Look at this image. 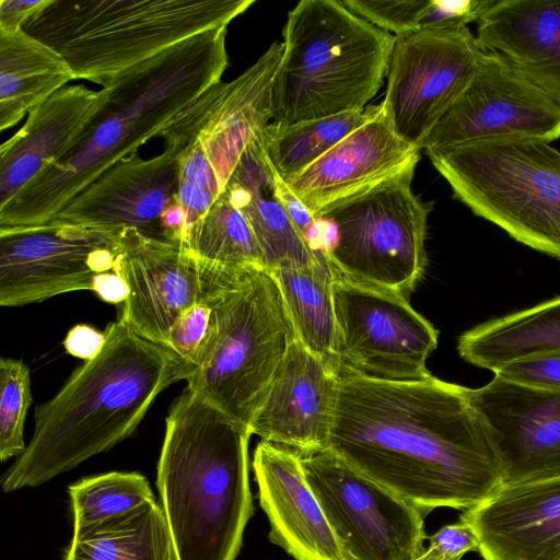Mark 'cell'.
Masks as SVG:
<instances>
[{
    "mask_svg": "<svg viewBox=\"0 0 560 560\" xmlns=\"http://www.w3.org/2000/svg\"><path fill=\"white\" fill-rule=\"evenodd\" d=\"M223 189L249 222L266 270L283 262L306 265L322 253L311 246L287 212L261 136L246 147Z\"/></svg>",
    "mask_w": 560,
    "mask_h": 560,
    "instance_id": "d4e9b609",
    "label": "cell"
},
{
    "mask_svg": "<svg viewBox=\"0 0 560 560\" xmlns=\"http://www.w3.org/2000/svg\"><path fill=\"white\" fill-rule=\"evenodd\" d=\"M102 102V90L65 86L28 113L0 147V206L67 151Z\"/></svg>",
    "mask_w": 560,
    "mask_h": 560,
    "instance_id": "cb8c5ba5",
    "label": "cell"
},
{
    "mask_svg": "<svg viewBox=\"0 0 560 560\" xmlns=\"http://www.w3.org/2000/svg\"><path fill=\"white\" fill-rule=\"evenodd\" d=\"M102 351L37 406L33 435L2 477L12 492L36 487L129 438L154 399L195 366L135 332L118 315Z\"/></svg>",
    "mask_w": 560,
    "mask_h": 560,
    "instance_id": "3957f363",
    "label": "cell"
},
{
    "mask_svg": "<svg viewBox=\"0 0 560 560\" xmlns=\"http://www.w3.org/2000/svg\"><path fill=\"white\" fill-rule=\"evenodd\" d=\"M277 281L298 340L338 374L335 270L322 252L310 264L283 262L269 271Z\"/></svg>",
    "mask_w": 560,
    "mask_h": 560,
    "instance_id": "83f0119b",
    "label": "cell"
},
{
    "mask_svg": "<svg viewBox=\"0 0 560 560\" xmlns=\"http://www.w3.org/2000/svg\"><path fill=\"white\" fill-rule=\"evenodd\" d=\"M226 27L192 36L125 70L67 151L7 203L0 229L42 225L118 161L159 137L186 105L219 83L229 65Z\"/></svg>",
    "mask_w": 560,
    "mask_h": 560,
    "instance_id": "7a4b0ae2",
    "label": "cell"
},
{
    "mask_svg": "<svg viewBox=\"0 0 560 560\" xmlns=\"http://www.w3.org/2000/svg\"><path fill=\"white\" fill-rule=\"evenodd\" d=\"M223 190L219 176L198 138L178 156V200L184 209L187 230L201 219Z\"/></svg>",
    "mask_w": 560,
    "mask_h": 560,
    "instance_id": "836d02e7",
    "label": "cell"
},
{
    "mask_svg": "<svg viewBox=\"0 0 560 560\" xmlns=\"http://www.w3.org/2000/svg\"><path fill=\"white\" fill-rule=\"evenodd\" d=\"M417 164L318 217L330 228L324 249L337 276L408 298L427 267L432 205L411 189Z\"/></svg>",
    "mask_w": 560,
    "mask_h": 560,
    "instance_id": "9c48e42d",
    "label": "cell"
},
{
    "mask_svg": "<svg viewBox=\"0 0 560 560\" xmlns=\"http://www.w3.org/2000/svg\"><path fill=\"white\" fill-rule=\"evenodd\" d=\"M105 341V332L90 325L79 324L68 331L63 346L69 354L89 361L102 351Z\"/></svg>",
    "mask_w": 560,
    "mask_h": 560,
    "instance_id": "60d3db41",
    "label": "cell"
},
{
    "mask_svg": "<svg viewBox=\"0 0 560 560\" xmlns=\"http://www.w3.org/2000/svg\"><path fill=\"white\" fill-rule=\"evenodd\" d=\"M92 291L104 302L122 304L129 296V288L125 279L114 270L95 277Z\"/></svg>",
    "mask_w": 560,
    "mask_h": 560,
    "instance_id": "7bdbcfd3",
    "label": "cell"
},
{
    "mask_svg": "<svg viewBox=\"0 0 560 560\" xmlns=\"http://www.w3.org/2000/svg\"><path fill=\"white\" fill-rule=\"evenodd\" d=\"M468 401L499 462L503 485L560 476V390L498 375L467 388Z\"/></svg>",
    "mask_w": 560,
    "mask_h": 560,
    "instance_id": "e0dca14e",
    "label": "cell"
},
{
    "mask_svg": "<svg viewBox=\"0 0 560 560\" xmlns=\"http://www.w3.org/2000/svg\"><path fill=\"white\" fill-rule=\"evenodd\" d=\"M338 374L298 338L278 368L249 430L305 454L328 448Z\"/></svg>",
    "mask_w": 560,
    "mask_h": 560,
    "instance_id": "ffe728a7",
    "label": "cell"
},
{
    "mask_svg": "<svg viewBox=\"0 0 560 560\" xmlns=\"http://www.w3.org/2000/svg\"><path fill=\"white\" fill-rule=\"evenodd\" d=\"M113 270L129 288L118 315L139 336L166 348L171 327L186 310L213 303L248 269L219 267L184 244L124 229Z\"/></svg>",
    "mask_w": 560,
    "mask_h": 560,
    "instance_id": "4fadbf2b",
    "label": "cell"
},
{
    "mask_svg": "<svg viewBox=\"0 0 560 560\" xmlns=\"http://www.w3.org/2000/svg\"><path fill=\"white\" fill-rule=\"evenodd\" d=\"M277 189L285 210L295 226L307 240L311 246L314 249L319 250L320 228L318 221L278 174Z\"/></svg>",
    "mask_w": 560,
    "mask_h": 560,
    "instance_id": "ab89813d",
    "label": "cell"
},
{
    "mask_svg": "<svg viewBox=\"0 0 560 560\" xmlns=\"http://www.w3.org/2000/svg\"><path fill=\"white\" fill-rule=\"evenodd\" d=\"M521 385L560 390V354H542L510 362L493 372Z\"/></svg>",
    "mask_w": 560,
    "mask_h": 560,
    "instance_id": "8d00e7d4",
    "label": "cell"
},
{
    "mask_svg": "<svg viewBox=\"0 0 560 560\" xmlns=\"http://www.w3.org/2000/svg\"><path fill=\"white\" fill-rule=\"evenodd\" d=\"M476 38L560 105V0H492Z\"/></svg>",
    "mask_w": 560,
    "mask_h": 560,
    "instance_id": "603a6c76",
    "label": "cell"
},
{
    "mask_svg": "<svg viewBox=\"0 0 560 560\" xmlns=\"http://www.w3.org/2000/svg\"><path fill=\"white\" fill-rule=\"evenodd\" d=\"M73 534L129 513L154 500L148 479L137 472L110 471L83 478L69 487Z\"/></svg>",
    "mask_w": 560,
    "mask_h": 560,
    "instance_id": "1f68e13d",
    "label": "cell"
},
{
    "mask_svg": "<svg viewBox=\"0 0 560 560\" xmlns=\"http://www.w3.org/2000/svg\"><path fill=\"white\" fill-rule=\"evenodd\" d=\"M65 560H177L168 525L155 499L73 538Z\"/></svg>",
    "mask_w": 560,
    "mask_h": 560,
    "instance_id": "f1b7e54d",
    "label": "cell"
},
{
    "mask_svg": "<svg viewBox=\"0 0 560 560\" xmlns=\"http://www.w3.org/2000/svg\"><path fill=\"white\" fill-rule=\"evenodd\" d=\"M33 401L26 364L19 359L0 360V458L19 457L26 448L24 424Z\"/></svg>",
    "mask_w": 560,
    "mask_h": 560,
    "instance_id": "d6a6232c",
    "label": "cell"
},
{
    "mask_svg": "<svg viewBox=\"0 0 560 560\" xmlns=\"http://www.w3.org/2000/svg\"><path fill=\"white\" fill-rule=\"evenodd\" d=\"M332 299L338 373L389 381L431 375L427 361L438 346L439 331L408 298L336 275Z\"/></svg>",
    "mask_w": 560,
    "mask_h": 560,
    "instance_id": "8fae6325",
    "label": "cell"
},
{
    "mask_svg": "<svg viewBox=\"0 0 560 560\" xmlns=\"http://www.w3.org/2000/svg\"><path fill=\"white\" fill-rule=\"evenodd\" d=\"M483 52L468 27L396 35L382 102L395 133L422 150L431 130L470 84Z\"/></svg>",
    "mask_w": 560,
    "mask_h": 560,
    "instance_id": "7c38bea8",
    "label": "cell"
},
{
    "mask_svg": "<svg viewBox=\"0 0 560 560\" xmlns=\"http://www.w3.org/2000/svg\"><path fill=\"white\" fill-rule=\"evenodd\" d=\"M328 448L424 515L469 510L503 486L466 387L432 374L389 381L339 372Z\"/></svg>",
    "mask_w": 560,
    "mask_h": 560,
    "instance_id": "6da1fadb",
    "label": "cell"
},
{
    "mask_svg": "<svg viewBox=\"0 0 560 560\" xmlns=\"http://www.w3.org/2000/svg\"><path fill=\"white\" fill-rule=\"evenodd\" d=\"M212 303H197L186 310L171 327L166 348L196 368L207 339Z\"/></svg>",
    "mask_w": 560,
    "mask_h": 560,
    "instance_id": "d590c367",
    "label": "cell"
},
{
    "mask_svg": "<svg viewBox=\"0 0 560 560\" xmlns=\"http://www.w3.org/2000/svg\"><path fill=\"white\" fill-rule=\"evenodd\" d=\"M459 520L483 560H560V476L503 485Z\"/></svg>",
    "mask_w": 560,
    "mask_h": 560,
    "instance_id": "44dd1931",
    "label": "cell"
},
{
    "mask_svg": "<svg viewBox=\"0 0 560 560\" xmlns=\"http://www.w3.org/2000/svg\"><path fill=\"white\" fill-rule=\"evenodd\" d=\"M420 151L395 133L382 104L374 117L285 183L317 219L327 208L418 164Z\"/></svg>",
    "mask_w": 560,
    "mask_h": 560,
    "instance_id": "d6986e66",
    "label": "cell"
},
{
    "mask_svg": "<svg viewBox=\"0 0 560 560\" xmlns=\"http://www.w3.org/2000/svg\"><path fill=\"white\" fill-rule=\"evenodd\" d=\"M382 108L370 105L363 110L307 120L295 125L270 122L261 135L266 155L276 173L285 182L317 161Z\"/></svg>",
    "mask_w": 560,
    "mask_h": 560,
    "instance_id": "f546056e",
    "label": "cell"
},
{
    "mask_svg": "<svg viewBox=\"0 0 560 560\" xmlns=\"http://www.w3.org/2000/svg\"><path fill=\"white\" fill-rule=\"evenodd\" d=\"M305 478L346 560H417L424 513L329 448L300 454Z\"/></svg>",
    "mask_w": 560,
    "mask_h": 560,
    "instance_id": "30bf717a",
    "label": "cell"
},
{
    "mask_svg": "<svg viewBox=\"0 0 560 560\" xmlns=\"http://www.w3.org/2000/svg\"><path fill=\"white\" fill-rule=\"evenodd\" d=\"M74 74L67 61L24 30L0 31V130L58 92Z\"/></svg>",
    "mask_w": 560,
    "mask_h": 560,
    "instance_id": "4316f807",
    "label": "cell"
},
{
    "mask_svg": "<svg viewBox=\"0 0 560 560\" xmlns=\"http://www.w3.org/2000/svg\"><path fill=\"white\" fill-rule=\"evenodd\" d=\"M282 35L271 84V122L279 125L365 109L387 74L395 40L337 0L300 1Z\"/></svg>",
    "mask_w": 560,
    "mask_h": 560,
    "instance_id": "5b68a950",
    "label": "cell"
},
{
    "mask_svg": "<svg viewBox=\"0 0 560 560\" xmlns=\"http://www.w3.org/2000/svg\"><path fill=\"white\" fill-rule=\"evenodd\" d=\"M354 14L395 36L420 28L430 0H343Z\"/></svg>",
    "mask_w": 560,
    "mask_h": 560,
    "instance_id": "e575fe53",
    "label": "cell"
},
{
    "mask_svg": "<svg viewBox=\"0 0 560 560\" xmlns=\"http://www.w3.org/2000/svg\"><path fill=\"white\" fill-rule=\"evenodd\" d=\"M504 137L560 139V105L506 57L485 51L470 84L431 130L422 150Z\"/></svg>",
    "mask_w": 560,
    "mask_h": 560,
    "instance_id": "9a60e30c",
    "label": "cell"
},
{
    "mask_svg": "<svg viewBox=\"0 0 560 560\" xmlns=\"http://www.w3.org/2000/svg\"><path fill=\"white\" fill-rule=\"evenodd\" d=\"M122 231L55 220L0 229V305L23 306L92 291L95 277L113 270Z\"/></svg>",
    "mask_w": 560,
    "mask_h": 560,
    "instance_id": "5bb4252c",
    "label": "cell"
},
{
    "mask_svg": "<svg viewBox=\"0 0 560 560\" xmlns=\"http://www.w3.org/2000/svg\"><path fill=\"white\" fill-rule=\"evenodd\" d=\"M165 423L156 486L177 560H236L254 514L249 428L187 387Z\"/></svg>",
    "mask_w": 560,
    "mask_h": 560,
    "instance_id": "277c9868",
    "label": "cell"
},
{
    "mask_svg": "<svg viewBox=\"0 0 560 560\" xmlns=\"http://www.w3.org/2000/svg\"><path fill=\"white\" fill-rule=\"evenodd\" d=\"M424 152L475 215L560 259V151L551 142L504 137Z\"/></svg>",
    "mask_w": 560,
    "mask_h": 560,
    "instance_id": "52a82bcc",
    "label": "cell"
},
{
    "mask_svg": "<svg viewBox=\"0 0 560 560\" xmlns=\"http://www.w3.org/2000/svg\"><path fill=\"white\" fill-rule=\"evenodd\" d=\"M184 245L197 258L219 267L265 269L249 222L224 189L209 211L188 228Z\"/></svg>",
    "mask_w": 560,
    "mask_h": 560,
    "instance_id": "4dcf8cb0",
    "label": "cell"
},
{
    "mask_svg": "<svg viewBox=\"0 0 560 560\" xmlns=\"http://www.w3.org/2000/svg\"><path fill=\"white\" fill-rule=\"evenodd\" d=\"M429 546L417 560H460L469 551L478 550V538L464 521L448 524L428 537Z\"/></svg>",
    "mask_w": 560,
    "mask_h": 560,
    "instance_id": "f35d334b",
    "label": "cell"
},
{
    "mask_svg": "<svg viewBox=\"0 0 560 560\" xmlns=\"http://www.w3.org/2000/svg\"><path fill=\"white\" fill-rule=\"evenodd\" d=\"M179 152L165 148L152 159L131 154L109 166L52 219L108 229H135L165 241L163 218L178 202Z\"/></svg>",
    "mask_w": 560,
    "mask_h": 560,
    "instance_id": "ac0fdd59",
    "label": "cell"
},
{
    "mask_svg": "<svg viewBox=\"0 0 560 560\" xmlns=\"http://www.w3.org/2000/svg\"><path fill=\"white\" fill-rule=\"evenodd\" d=\"M492 0H430L420 28L457 30L479 20Z\"/></svg>",
    "mask_w": 560,
    "mask_h": 560,
    "instance_id": "74e56055",
    "label": "cell"
},
{
    "mask_svg": "<svg viewBox=\"0 0 560 560\" xmlns=\"http://www.w3.org/2000/svg\"><path fill=\"white\" fill-rule=\"evenodd\" d=\"M282 56L273 43L230 82L210 86L179 110L159 137L165 148L183 149L198 138L224 188L246 147L272 121L271 84Z\"/></svg>",
    "mask_w": 560,
    "mask_h": 560,
    "instance_id": "2e32d148",
    "label": "cell"
},
{
    "mask_svg": "<svg viewBox=\"0 0 560 560\" xmlns=\"http://www.w3.org/2000/svg\"><path fill=\"white\" fill-rule=\"evenodd\" d=\"M255 0H47L23 25L74 79L102 86L192 36L226 27Z\"/></svg>",
    "mask_w": 560,
    "mask_h": 560,
    "instance_id": "8992f818",
    "label": "cell"
},
{
    "mask_svg": "<svg viewBox=\"0 0 560 560\" xmlns=\"http://www.w3.org/2000/svg\"><path fill=\"white\" fill-rule=\"evenodd\" d=\"M253 470L272 544L294 560H346L305 478L298 452L260 441L254 452Z\"/></svg>",
    "mask_w": 560,
    "mask_h": 560,
    "instance_id": "7402d4cb",
    "label": "cell"
},
{
    "mask_svg": "<svg viewBox=\"0 0 560 560\" xmlns=\"http://www.w3.org/2000/svg\"><path fill=\"white\" fill-rule=\"evenodd\" d=\"M46 2L47 0H1L0 31L21 30L25 22Z\"/></svg>",
    "mask_w": 560,
    "mask_h": 560,
    "instance_id": "b9f144b4",
    "label": "cell"
},
{
    "mask_svg": "<svg viewBox=\"0 0 560 560\" xmlns=\"http://www.w3.org/2000/svg\"><path fill=\"white\" fill-rule=\"evenodd\" d=\"M457 350L468 363L491 372L523 358L560 354V296L465 331Z\"/></svg>",
    "mask_w": 560,
    "mask_h": 560,
    "instance_id": "484cf974",
    "label": "cell"
},
{
    "mask_svg": "<svg viewBox=\"0 0 560 560\" xmlns=\"http://www.w3.org/2000/svg\"><path fill=\"white\" fill-rule=\"evenodd\" d=\"M211 307L210 329L187 388L249 428L296 335L266 269L246 270Z\"/></svg>",
    "mask_w": 560,
    "mask_h": 560,
    "instance_id": "ba28073f",
    "label": "cell"
}]
</instances>
